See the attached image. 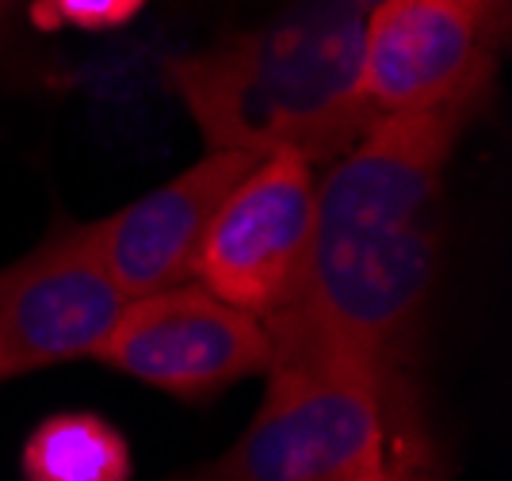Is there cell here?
Here are the masks:
<instances>
[{
	"mask_svg": "<svg viewBox=\"0 0 512 481\" xmlns=\"http://www.w3.org/2000/svg\"><path fill=\"white\" fill-rule=\"evenodd\" d=\"M490 100L383 115L314 188L306 260L264 321L272 363L344 359L413 378L444 237V172Z\"/></svg>",
	"mask_w": 512,
	"mask_h": 481,
	"instance_id": "1",
	"label": "cell"
},
{
	"mask_svg": "<svg viewBox=\"0 0 512 481\" xmlns=\"http://www.w3.org/2000/svg\"><path fill=\"white\" fill-rule=\"evenodd\" d=\"M371 0H299L276 20L169 62L207 149L337 161L375 123L363 96Z\"/></svg>",
	"mask_w": 512,
	"mask_h": 481,
	"instance_id": "2",
	"label": "cell"
},
{
	"mask_svg": "<svg viewBox=\"0 0 512 481\" xmlns=\"http://www.w3.org/2000/svg\"><path fill=\"white\" fill-rule=\"evenodd\" d=\"M413 420V378L344 359L272 363L241 440L180 481H360Z\"/></svg>",
	"mask_w": 512,
	"mask_h": 481,
	"instance_id": "3",
	"label": "cell"
},
{
	"mask_svg": "<svg viewBox=\"0 0 512 481\" xmlns=\"http://www.w3.org/2000/svg\"><path fill=\"white\" fill-rule=\"evenodd\" d=\"M512 0H371L363 96L383 115L490 100Z\"/></svg>",
	"mask_w": 512,
	"mask_h": 481,
	"instance_id": "4",
	"label": "cell"
},
{
	"mask_svg": "<svg viewBox=\"0 0 512 481\" xmlns=\"http://www.w3.org/2000/svg\"><path fill=\"white\" fill-rule=\"evenodd\" d=\"M180 401H207L234 382L272 367L264 321L222 302L203 283L130 298L96 356Z\"/></svg>",
	"mask_w": 512,
	"mask_h": 481,
	"instance_id": "5",
	"label": "cell"
},
{
	"mask_svg": "<svg viewBox=\"0 0 512 481\" xmlns=\"http://www.w3.org/2000/svg\"><path fill=\"white\" fill-rule=\"evenodd\" d=\"M127 302L85 222H54L35 249L0 268V382L92 359Z\"/></svg>",
	"mask_w": 512,
	"mask_h": 481,
	"instance_id": "6",
	"label": "cell"
},
{
	"mask_svg": "<svg viewBox=\"0 0 512 481\" xmlns=\"http://www.w3.org/2000/svg\"><path fill=\"white\" fill-rule=\"evenodd\" d=\"M314 188L318 176L306 157H260L214 214L195 260V283L256 317L279 310L306 260Z\"/></svg>",
	"mask_w": 512,
	"mask_h": 481,
	"instance_id": "7",
	"label": "cell"
},
{
	"mask_svg": "<svg viewBox=\"0 0 512 481\" xmlns=\"http://www.w3.org/2000/svg\"><path fill=\"white\" fill-rule=\"evenodd\" d=\"M256 161L260 157L237 149H207V157L161 188L146 191L100 222H85L88 241L119 291L142 298L195 283V260L214 214Z\"/></svg>",
	"mask_w": 512,
	"mask_h": 481,
	"instance_id": "8",
	"label": "cell"
},
{
	"mask_svg": "<svg viewBox=\"0 0 512 481\" xmlns=\"http://www.w3.org/2000/svg\"><path fill=\"white\" fill-rule=\"evenodd\" d=\"M23 481H130V447L111 420L58 413L23 443Z\"/></svg>",
	"mask_w": 512,
	"mask_h": 481,
	"instance_id": "9",
	"label": "cell"
},
{
	"mask_svg": "<svg viewBox=\"0 0 512 481\" xmlns=\"http://www.w3.org/2000/svg\"><path fill=\"white\" fill-rule=\"evenodd\" d=\"M150 0H27L23 16L35 31H81V35H111L142 16Z\"/></svg>",
	"mask_w": 512,
	"mask_h": 481,
	"instance_id": "10",
	"label": "cell"
},
{
	"mask_svg": "<svg viewBox=\"0 0 512 481\" xmlns=\"http://www.w3.org/2000/svg\"><path fill=\"white\" fill-rule=\"evenodd\" d=\"M360 481H440L436 478V466L428 455L425 432H421V420L406 424L394 443L386 447V455Z\"/></svg>",
	"mask_w": 512,
	"mask_h": 481,
	"instance_id": "11",
	"label": "cell"
},
{
	"mask_svg": "<svg viewBox=\"0 0 512 481\" xmlns=\"http://www.w3.org/2000/svg\"><path fill=\"white\" fill-rule=\"evenodd\" d=\"M20 8H27V0H0V54L12 42V20H16Z\"/></svg>",
	"mask_w": 512,
	"mask_h": 481,
	"instance_id": "12",
	"label": "cell"
}]
</instances>
